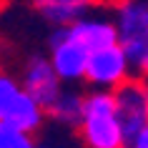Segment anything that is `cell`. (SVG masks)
Segmentation results:
<instances>
[{
  "label": "cell",
  "instance_id": "cell-13",
  "mask_svg": "<svg viewBox=\"0 0 148 148\" xmlns=\"http://www.w3.org/2000/svg\"><path fill=\"white\" fill-rule=\"evenodd\" d=\"M35 148H58V146H50V143H43V140H35Z\"/></svg>",
  "mask_w": 148,
  "mask_h": 148
},
{
  "label": "cell",
  "instance_id": "cell-2",
  "mask_svg": "<svg viewBox=\"0 0 148 148\" xmlns=\"http://www.w3.org/2000/svg\"><path fill=\"white\" fill-rule=\"evenodd\" d=\"M110 13L133 75L148 78V0H113Z\"/></svg>",
  "mask_w": 148,
  "mask_h": 148
},
{
  "label": "cell",
  "instance_id": "cell-6",
  "mask_svg": "<svg viewBox=\"0 0 148 148\" xmlns=\"http://www.w3.org/2000/svg\"><path fill=\"white\" fill-rule=\"evenodd\" d=\"M133 75L128 55L118 43L106 48H98L88 58L86 70V86L88 88H101V90H116L123 80Z\"/></svg>",
  "mask_w": 148,
  "mask_h": 148
},
{
  "label": "cell",
  "instance_id": "cell-1",
  "mask_svg": "<svg viewBox=\"0 0 148 148\" xmlns=\"http://www.w3.org/2000/svg\"><path fill=\"white\" fill-rule=\"evenodd\" d=\"M73 133L80 148H125L128 138L118 118L113 90H83V110Z\"/></svg>",
  "mask_w": 148,
  "mask_h": 148
},
{
  "label": "cell",
  "instance_id": "cell-7",
  "mask_svg": "<svg viewBox=\"0 0 148 148\" xmlns=\"http://www.w3.org/2000/svg\"><path fill=\"white\" fill-rule=\"evenodd\" d=\"M118 118L123 123L125 138H131L136 131L148 125V78L131 75L113 90Z\"/></svg>",
  "mask_w": 148,
  "mask_h": 148
},
{
  "label": "cell",
  "instance_id": "cell-11",
  "mask_svg": "<svg viewBox=\"0 0 148 148\" xmlns=\"http://www.w3.org/2000/svg\"><path fill=\"white\" fill-rule=\"evenodd\" d=\"M33 138H35V136L15 128L13 123L0 121V148H20V146H25V143L33 140Z\"/></svg>",
  "mask_w": 148,
  "mask_h": 148
},
{
  "label": "cell",
  "instance_id": "cell-10",
  "mask_svg": "<svg viewBox=\"0 0 148 148\" xmlns=\"http://www.w3.org/2000/svg\"><path fill=\"white\" fill-rule=\"evenodd\" d=\"M80 110H83V90H78V86H65L63 93L55 98V103L48 108V121L60 128L75 131Z\"/></svg>",
  "mask_w": 148,
  "mask_h": 148
},
{
  "label": "cell",
  "instance_id": "cell-14",
  "mask_svg": "<svg viewBox=\"0 0 148 148\" xmlns=\"http://www.w3.org/2000/svg\"><path fill=\"white\" fill-rule=\"evenodd\" d=\"M10 0H0V18H3V13H5V8H8Z\"/></svg>",
  "mask_w": 148,
  "mask_h": 148
},
{
  "label": "cell",
  "instance_id": "cell-9",
  "mask_svg": "<svg viewBox=\"0 0 148 148\" xmlns=\"http://www.w3.org/2000/svg\"><path fill=\"white\" fill-rule=\"evenodd\" d=\"M103 3L106 0H28L30 10L50 28H60V25L73 23L83 13L101 8Z\"/></svg>",
  "mask_w": 148,
  "mask_h": 148
},
{
  "label": "cell",
  "instance_id": "cell-12",
  "mask_svg": "<svg viewBox=\"0 0 148 148\" xmlns=\"http://www.w3.org/2000/svg\"><path fill=\"white\" fill-rule=\"evenodd\" d=\"M125 148H148V125H143L140 131H136L131 138L125 140Z\"/></svg>",
  "mask_w": 148,
  "mask_h": 148
},
{
  "label": "cell",
  "instance_id": "cell-4",
  "mask_svg": "<svg viewBox=\"0 0 148 148\" xmlns=\"http://www.w3.org/2000/svg\"><path fill=\"white\" fill-rule=\"evenodd\" d=\"M45 53L50 58V63H53L55 73L60 75V80L65 86H80V83H86V70H88L90 50L80 45L78 40L68 33L65 25L50 28Z\"/></svg>",
  "mask_w": 148,
  "mask_h": 148
},
{
  "label": "cell",
  "instance_id": "cell-3",
  "mask_svg": "<svg viewBox=\"0 0 148 148\" xmlns=\"http://www.w3.org/2000/svg\"><path fill=\"white\" fill-rule=\"evenodd\" d=\"M0 121L38 136L48 123V110L23 88L18 73L0 65Z\"/></svg>",
  "mask_w": 148,
  "mask_h": 148
},
{
  "label": "cell",
  "instance_id": "cell-5",
  "mask_svg": "<svg viewBox=\"0 0 148 148\" xmlns=\"http://www.w3.org/2000/svg\"><path fill=\"white\" fill-rule=\"evenodd\" d=\"M18 78L23 83V88L43 106L50 108L55 103V98L63 93L65 83L60 80V75L55 73L53 63L48 58V53H28L18 65Z\"/></svg>",
  "mask_w": 148,
  "mask_h": 148
},
{
  "label": "cell",
  "instance_id": "cell-8",
  "mask_svg": "<svg viewBox=\"0 0 148 148\" xmlns=\"http://www.w3.org/2000/svg\"><path fill=\"white\" fill-rule=\"evenodd\" d=\"M68 33L78 40L83 48H88L90 53L98 48L113 45L118 43V28L113 20V13H101V10H88L80 18H75L73 23L65 25Z\"/></svg>",
  "mask_w": 148,
  "mask_h": 148
}]
</instances>
